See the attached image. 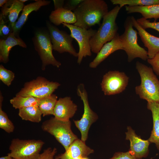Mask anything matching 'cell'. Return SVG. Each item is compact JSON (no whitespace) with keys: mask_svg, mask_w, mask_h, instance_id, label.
Here are the masks:
<instances>
[{"mask_svg":"<svg viewBox=\"0 0 159 159\" xmlns=\"http://www.w3.org/2000/svg\"><path fill=\"white\" fill-rule=\"evenodd\" d=\"M76 15V22L73 25L86 29L100 21L109 12L107 4L103 0H84L73 11Z\"/></svg>","mask_w":159,"mask_h":159,"instance_id":"1","label":"cell"},{"mask_svg":"<svg viewBox=\"0 0 159 159\" xmlns=\"http://www.w3.org/2000/svg\"><path fill=\"white\" fill-rule=\"evenodd\" d=\"M120 9L117 5L103 17L99 28L90 40L92 52L97 54L104 45L112 40L118 33L116 20Z\"/></svg>","mask_w":159,"mask_h":159,"instance_id":"2","label":"cell"},{"mask_svg":"<svg viewBox=\"0 0 159 159\" xmlns=\"http://www.w3.org/2000/svg\"><path fill=\"white\" fill-rule=\"evenodd\" d=\"M135 65L141 79L140 84L135 87L136 94L148 102L159 103V80L152 68L139 61Z\"/></svg>","mask_w":159,"mask_h":159,"instance_id":"3","label":"cell"},{"mask_svg":"<svg viewBox=\"0 0 159 159\" xmlns=\"http://www.w3.org/2000/svg\"><path fill=\"white\" fill-rule=\"evenodd\" d=\"M125 31L120 35L122 44L123 50L127 56V61L130 62L135 59L140 58L144 61L148 59V52L138 43V32L133 28L131 16L126 18L124 23Z\"/></svg>","mask_w":159,"mask_h":159,"instance_id":"4","label":"cell"},{"mask_svg":"<svg viewBox=\"0 0 159 159\" xmlns=\"http://www.w3.org/2000/svg\"><path fill=\"white\" fill-rule=\"evenodd\" d=\"M71 123L69 120L64 121L51 117L42 123L43 130L53 136L66 150L69 145L78 138L71 129Z\"/></svg>","mask_w":159,"mask_h":159,"instance_id":"5","label":"cell"},{"mask_svg":"<svg viewBox=\"0 0 159 159\" xmlns=\"http://www.w3.org/2000/svg\"><path fill=\"white\" fill-rule=\"evenodd\" d=\"M44 143L41 140H21L14 138L9 147L8 154L15 159H37Z\"/></svg>","mask_w":159,"mask_h":159,"instance_id":"6","label":"cell"},{"mask_svg":"<svg viewBox=\"0 0 159 159\" xmlns=\"http://www.w3.org/2000/svg\"><path fill=\"white\" fill-rule=\"evenodd\" d=\"M60 85L57 82L50 81L44 77L39 76L25 82L16 96L40 99L53 94Z\"/></svg>","mask_w":159,"mask_h":159,"instance_id":"7","label":"cell"},{"mask_svg":"<svg viewBox=\"0 0 159 159\" xmlns=\"http://www.w3.org/2000/svg\"><path fill=\"white\" fill-rule=\"evenodd\" d=\"M32 39L35 49L42 61V69L45 70L46 66L50 64L59 67L61 63L56 60L53 54V47L49 33L43 30H38Z\"/></svg>","mask_w":159,"mask_h":159,"instance_id":"8","label":"cell"},{"mask_svg":"<svg viewBox=\"0 0 159 159\" xmlns=\"http://www.w3.org/2000/svg\"><path fill=\"white\" fill-rule=\"evenodd\" d=\"M77 93L83 102L84 112L80 120H73V122L81 133V140L85 142L88 138L89 129L92 125L98 120V116L90 108L87 92L84 84H80L78 86Z\"/></svg>","mask_w":159,"mask_h":159,"instance_id":"9","label":"cell"},{"mask_svg":"<svg viewBox=\"0 0 159 159\" xmlns=\"http://www.w3.org/2000/svg\"><path fill=\"white\" fill-rule=\"evenodd\" d=\"M62 24L69 29L71 36L76 40L78 44L79 51L77 62L80 64L83 57L92 55L90 40L97 30L92 28L86 29L73 24L65 23Z\"/></svg>","mask_w":159,"mask_h":159,"instance_id":"10","label":"cell"},{"mask_svg":"<svg viewBox=\"0 0 159 159\" xmlns=\"http://www.w3.org/2000/svg\"><path fill=\"white\" fill-rule=\"evenodd\" d=\"M53 49L59 53H69L74 57H77V53L72 44L73 39L70 34L60 30L51 22H47Z\"/></svg>","mask_w":159,"mask_h":159,"instance_id":"11","label":"cell"},{"mask_svg":"<svg viewBox=\"0 0 159 159\" xmlns=\"http://www.w3.org/2000/svg\"><path fill=\"white\" fill-rule=\"evenodd\" d=\"M129 77L123 72L110 71L104 75L101 83L102 90L106 95L118 94L127 87Z\"/></svg>","mask_w":159,"mask_h":159,"instance_id":"12","label":"cell"},{"mask_svg":"<svg viewBox=\"0 0 159 159\" xmlns=\"http://www.w3.org/2000/svg\"><path fill=\"white\" fill-rule=\"evenodd\" d=\"M127 129L125 139L129 140L130 142L129 151L138 159L147 157L149 154V147L150 143L148 139H142L136 134L130 126H127Z\"/></svg>","mask_w":159,"mask_h":159,"instance_id":"13","label":"cell"},{"mask_svg":"<svg viewBox=\"0 0 159 159\" xmlns=\"http://www.w3.org/2000/svg\"><path fill=\"white\" fill-rule=\"evenodd\" d=\"M133 26L138 31V34L144 46L148 49V59H151L159 52V37L148 32L138 23L133 16H131Z\"/></svg>","mask_w":159,"mask_h":159,"instance_id":"14","label":"cell"},{"mask_svg":"<svg viewBox=\"0 0 159 159\" xmlns=\"http://www.w3.org/2000/svg\"><path fill=\"white\" fill-rule=\"evenodd\" d=\"M77 109V105L70 97L60 98L56 104L53 115L58 120L68 121L74 115Z\"/></svg>","mask_w":159,"mask_h":159,"instance_id":"15","label":"cell"},{"mask_svg":"<svg viewBox=\"0 0 159 159\" xmlns=\"http://www.w3.org/2000/svg\"><path fill=\"white\" fill-rule=\"evenodd\" d=\"M65 150L56 157L59 159H74L80 157H87L94 152L85 142L79 139L74 141Z\"/></svg>","mask_w":159,"mask_h":159,"instance_id":"16","label":"cell"},{"mask_svg":"<svg viewBox=\"0 0 159 159\" xmlns=\"http://www.w3.org/2000/svg\"><path fill=\"white\" fill-rule=\"evenodd\" d=\"M120 49L123 50V46L118 33L112 40L104 45L96 57L90 63L89 67L92 68H96L110 54Z\"/></svg>","mask_w":159,"mask_h":159,"instance_id":"17","label":"cell"},{"mask_svg":"<svg viewBox=\"0 0 159 159\" xmlns=\"http://www.w3.org/2000/svg\"><path fill=\"white\" fill-rule=\"evenodd\" d=\"M19 45L23 48L27 46L20 38L17 37L13 32L11 33L5 39H0V62L4 63L9 61L10 51L16 45Z\"/></svg>","mask_w":159,"mask_h":159,"instance_id":"18","label":"cell"},{"mask_svg":"<svg viewBox=\"0 0 159 159\" xmlns=\"http://www.w3.org/2000/svg\"><path fill=\"white\" fill-rule=\"evenodd\" d=\"M24 6V3L19 0H8L1 8L0 16L7 17L8 21L13 29L19 14Z\"/></svg>","mask_w":159,"mask_h":159,"instance_id":"19","label":"cell"},{"mask_svg":"<svg viewBox=\"0 0 159 159\" xmlns=\"http://www.w3.org/2000/svg\"><path fill=\"white\" fill-rule=\"evenodd\" d=\"M50 1L44 0L36 1L24 6L22 13L16 21L13 29L12 32L17 37L21 29L27 20L29 15L34 11H37L41 7L49 4Z\"/></svg>","mask_w":159,"mask_h":159,"instance_id":"20","label":"cell"},{"mask_svg":"<svg viewBox=\"0 0 159 159\" xmlns=\"http://www.w3.org/2000/svg\"><path fill=\"white\" fill-rule=\"evenodd\" d=\"M49 18L51 23L56 26H59L63 23L74 24L77 21L73 12L64 8L52 11Z\"/></svg>","mask_w":159,"mask_h":159,"instance_id":"21","label":"cell"},{"mask_svg":"<svg viewBox=\"0 0 159 159\" xmlns=\"http://www.w3.org/2000/svg\"><path fill=\"white\" fill-rule=\"evenodd\" d=\"M147 108L152 112L153 123V129L148 140L150 143L155 144L159 152V103L148 102Z\"/></svg>","mask_w":159,"mask_h":159,"instance_id":"22","label":"cell"},{"mask_svg":"<svg viewBox=\"0 0 159 159\" xmlns=\"http://www.w3.org/2000/svg\"><path fill=\"white\" fill-rule=\"evenodd\" d=\"M125 8L127 13H139L146 19L154 18L155 21L159 19V4L133 7L126 6Z\"/></svg>","mask_w":159,"mask_h":159,"instance_id":"23","label":"cell"},{"mask_svg":"<svg viewBox=\"0 0 159 159\" xmlns=\"http://www.w3.org/2000/svg\"><path fill=\"white\" fill-rule=\"evenodd\" d=\"M18 114L21 119L24 120L38 123L42 120V114L38 106L19 109Z\"/></svg>","mask_w":159,"mask_h":159,"instance_id":"24","label":"cell"},{"mask_svg":"<svg viewBox=\"0 0 159 159\" xmlns=\"http://www.w3.org/2000/svg\"><path fill=\"white\" fill-rule=\"evenodd\" d=\"M57 99V97L53 94L39 99L38 106L43 116L54 115V110Z\"/></svg>","mask_w":159,"mask_h":159,"instance_id":"25","label":"cell"},{"mask_svg":"<svg viewBox=\"0 0 159 159\" xmlns=\"http://www.w3.org/2000/svg\"><path fill=\"white\" fill-rule=\"evenodd\" d=\"M39 99L32 97L15 96L10 100V103L16 109L38 106Z\"/></svg>","mask_w":159,"mask_h":159,"instance_id":"26","label":"cell"},{"mask_svg":"<svg viewBox=\"0 0 159 159\" xmlns=\"http://www.w3.org/2000/svg\"><path fill=\"white\" fill-rule=\"evenodd\" d=\"M110 1L113 4L118 5L121 8L126 5L133 7L159 4V0H111Z\"/></svg>","mask_w":159,"mask_h":159,"instance_id":"27","label":"cell"},{"mask_svg":"<svg viewBox=\"0 0 159 159\" xmlns=\"http://www.w3.org/2000/svg\"><path fill=\"white\" fill-rule=\"evenodd\" d=\"M4 98L0 91V128L8 133L13 132L14 126L8 116L2 109V104Z\"/></svg>","mask_w":159,"mask_h":159,"instance_id":"28","label":"cell"},{"mask_svg":"<svg viewBox=\"0 0 159 159\" xmlns=\"http://www.w3.org/2000/svg\"><path fill=\"white\" fill-rule=\"evenodd\" d=\"M15 77V74L12 71L0 65V80L6 85L9 86Z\"/></svg>","mask_w":159,"mask_h":159,"instance_id":"29","label":"cell"},{"mask_svg":"<svg viewBox=\"0 0 159 159\" xmlns=\"http://www.w3.org/2000/svg\"><path fill=\"white\" fill-rule=\"evenodd\" d=\"M138 24L144 29L151 28L159 32V22H150L149 20L142 17L136 20Z\"/></svg>","mask_w":159,"mask_h":159,"instance_id":"30","label":"cell"},{"mask_svg":"<svg viewBox=\"0 0 159 159\" xmlns=\"http://www.w3.org/2000/svg\"><path fill=\"white\" fill-rule=\"evenodd\" d=\"M0 35L3 38H6L12 32V29L8 21L0 17Z\"/></svg>","mask_w":159,"mask_h":159,"instance_id":"31","label":"cell"},{"mask_svg":"<svg viewBox=\"0 0 159 159\" xmlns=\"http://www.w3.org/2000/svg\"><path fill=\"white\" fill-rule=\"evenodd\" d=\"M57 151L56 148H48L40 154L37 159H59L56 157L54 158Z\"/></svg>","mask_w":159,"mask_h":159,"instance_id":"32","label":"cell"},{"mask_svg":"<svg viewBox=\"0 0 159 159\" xmlns=\"http://www.w3.org/2000/svg\"><path fill=\"white\" fill-rule=\"evenodd\" d=\"M148 63L152 66V69L156 74L159 75V52L151 59H148Z\"/></svg>","mask_w":159,"mask_h":159,"instance_id":"33","label":"cell"},{"mask_svg":"<svg viewBox=\"0 0 159 159\" xmlns=\"http://www.w3.org/2000/svg\"><path fill=\"white\" fill-rule=\"evenodd\" d=\"M109 159H138L132 155L128 151L126 152H117Z\"/></svg>","mask_w":159,"mask_h":159,"instance_id":"34","label":"cell"},{"mask_svg":"<svg viewBox=\"0 0 159 159\" xmlns=\"http://www.w3.org/2000/svg\"><path fill=\"white\" fill-rule=\"evenodd\" d=\"M84 0H69L64 4L63 8L71 11H74Z\"/></svg>","mask_w":159,"mask_h":159,"instance_id":"35","label":"cell"},{"mask_svg":"<svg viewBox=\"0 0 159 159\" xmlns=\"http://www.w3.org/2000/svg\"><path fill=\"white\" fill-rule=\"evenodd\" d=\"M55 10L59 8H63L64 5V0H53Z\"/></svg>","mask_w":159,"mask_h":159,"instance_id":"36","label":"cell"},{"mask_svg":"<svg viewBox=\"0 0 159 159\" xmlns=\"http://www.w3.org/2000/svg\"><path fill=\"white\" fill-rule=\"evenodd\" d=\"M7 0H0V7H1L7 2Z\"/></svg>","mask_w":159,"mask_h":159,"instance_id":"37","label":"cell"},{"mask_svg":"<svg viewBox=\"0 0 159 159\" xmlns=\"http://www.w3.org/2000/svg\"><path fill=\"white\" fill-rule=\"evenodd\" d=\"M12 158H13L11 156L8 154L7 156L0 158V159H12Z\"/></svg>","mask_w":159,"mask_h":159,"instance_id":"38","label":"cell"},{"mask_svg":"<svg viewBox=\"0 0 159 159\" xmlns=\"http://www.w3.org/2000/svg\"><path fill=\"white\" fill-rule=\"evenodd\" d=\"M19 1L20 2H22L23 3H24V2H26L27 1H28L27 0H19Z\"/></svg>","mask_w":159,"mask_h":159,"instance_id":"39","label":"cell"},{"mask_svg":"<svg viewBox=\"0 0 159 159\" xmlns=\"http://www.w3.org/2000/svg\"><path fill=\"white\" fill-rule=\"evenodd\" d=\"M83 158L82 157H80L77 158H75L74 159H82V158Z\"/></svg>","mask_w":159,"mask_h":159,"instance_id":"40","label":"cell"},{"mask_svg":"<svg viewBox=\"0 0 159 159\" xmlns=\"http://www.w3.org/2000/svg\"><path fill=\"white\" fill-rule=\"evenodd\" d=\"M82 159H89L87 157H83Z\"/></svg>","mask_w":159,"mask_h":159,"instance_id":"41","label":"cell"},{"mask_svg":"<svg viewBox=\"0 0 159 159\" xmlns=\"http://www.w3.org/2000/svg\"><path fill=\"white\" fill-rule=\"evenodd\" d=\"M12 159H14V158H12Z\"/></svg>","mask_w":159,"mask_h":159,"instance_id":"42","label":"cell"}]
</instances>
